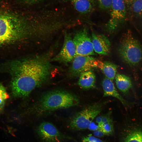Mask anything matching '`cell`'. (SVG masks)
Masks as SVG:
<instances>
[{
	"mask_svg": "<svg viewBox=\"0 0 142 142\" xmlns=\"http://www.w3.org/2000/svg\"><path fill=\"white\" fill-rule=\"evenodd\" d=\"M57 47L54 44L42 53L24 56L0 64L2 70L12 77L11 87L14 97L26 98L49 80L53 68L51 59Z\"/></svg>",
	"mask_w": 142,
	"mask_h": 142,
	"instance_id": "6da1fadb",
	"label": "cell"
},
{
	"mask_svg": "<svg viewBox=\"0 0 142 142\" xmlns=\"http://www.w3.org/2000/svg\"><path fill=\"white\" fill-rule=\"evenodd\" d=\"M40 22L29 21L6 10L0 9V45H34L42 33Z\"/></svg>",
	"mask_w": 142,
	"mask_h": 142,
	"instance_id": "7a4b0ae2",
	"label": "cell"
},
{
	"mask_svg": "<svg viewBox=\"0 0 142 142\" xmlns=\"http://www.w3.org/2000/svg\"><path fill=\"white\" fill-rule=\"evenodd\" d=\"M79 103V99L74 94L64 90H55L43 95L38 109L41 113L48 112L76 106Z\"/></svg>",
	"mask_w": 142,
	"mask_h": 142,
	"instance_id": "3957f363",
	"label": "cell"
},
{
	"mask_svg": "<svg viewBox=\"0 0 142 142\" xmlns=\"http://www.w3.org/2000/svg\"><path fill=\"white\" fill-rule=\"evenodd\" d=\"M118 52L123 61L130 66L137 65L142 60L141 46L129 31L124 34Z\"/></svg>",
	"mask_w": 142,
	"mask_h": 142,
	"instance_id": "277c9868",
	"label": "cell"
},
{
	"mask_svg": "<svg viewBox=\"0 0 142 142\" xmlns=\"http://www.w3.org/2000/svg\"><path fill=\"white\" fill-rule=\"evenodd\" d=\"M105 102H97L85 107L77 113L70 123L72 129L80 130L88 128L93 120L101 111Z\"/></svg>",
	"mask_w": 142,
	"mask_h": 142,
	"instance_id": "5b68a950",
	"label": "cell"
},
{
	"mask_svg": "<svg viewBox=\"0 0 142 142\" xmlns=\"http://www.w3.org/2000/svg\"><path fill=\"white\" fill-rule=\"evenodd\" d=\"M125 0H112L110 17L106 25L110 33L115 32L125 21L126 11Z\"/></svg>",
	"mask_w": 142,
	"mask_h": 142,
	"instance_id": "8992f818",
	"label": "cell"
},
{
	"mask_svg": "<svg viewBox=\"0 0 142 142\" xmlns=\"http://www.w3.org/2000/svg\"><path fill=\"white\" fill-rule=\"evenodd\" d=\"M98 60L91 56L76 55L69 71V76L75 78L83 73L97 68Z\"/></svg>",
	"mask_w": 142,
	"mask_h": 142,
	"instance_id": "52a82bcc",
	"label": "cell"
},
{
	"mask_svg": "<svg viewBox=\"0 0 142 142\" xmlns=\"http://www.w3.org/2000/svg\"><path fill=\"white\" fill-rule=\"evenodd\" d=\"M36 132L42 142H63L67 138L53 124L47 121L40 124Z\"/></svg>",
	"mask_w": 142,
	"mask_h": 142,
	"instance_id": "ba28073f",
	"label": "cell"
},
{
	"mask_svg": "<svg viewBox=\"0 0 142 142\" xmlns=\"http://www.w3.org/2000/svg\"><path fill=\"white\" fill-rule=\"evenodd\" d=\"M63 44L60 51L52 58V62L67 64L73 60L76 55L75 45L70 34L64 32Z\"/></svg>",
	"mask_w": 142,
	"mask_h": 142,
	"instance_id": "9c48e42d",
	"label": "cell"
},
{
	"mask_svg": "<svg viewBox=\"0 0 142 142\" xmlns=\"http://www.w3.org/2000/svg\"><path fill=\"white\" fill-rule=\"evenodd\" d=\"M73 40L76 55L92 56L95 54L92 39L86 29L77 32Z\"/></svg>",
	"mask_w": 142,
	"mask_h": 142,
	"instance_id": "30bf717a",
	"label": "cell"
},
{
	"mask_svg": "<svg viewBox=\"0 0 142 142\" xmlns=\"http://www.w3.org/2000/svg\"><path fill=\"white\" fill-rule=\"evenodd\" d=\"M92 40L94 52L103 55H107L109 53L110 43L108 39L102 34L93 33Z\"/></svg>",
	"mask_w": 142,
	"mask_h": 142,
	"instance_id": "8fae6325",
	"label": "cell"
},
{
	"mask_svg": "<svg viewBox=\"0 0 142 142\" xmlns=\"http://www.w3.org/2000/svg\"><path fill=\"white\" fill-rule=\"evenodd\" d=\"M103 97L111 96L118 99L125 108L129 106L128 103L117 91L112 80L105 77L102 82Z\"/></svg>",
	"mask_w": 142,
	"mask_h": 142,
	"instance_id": "7c38bea8",
	"label": "cell"
},
{
	"mask_svg": "<svg viewBox=\"0 0 142 142\" xmlns=\"http://www.w3.org/2000/svg\"><path fill=\"white\" fill-rule=\"evenodd\" d=\"M70 2L75 9L82 14L89 13L95 9L96 0H66Z\"/></svg>",
	"mask_w": 142,
	"mask_h": 142,
	"instance_id": "4fadbf2b",
	"label": "cell"
},
{
	"mask_svg": "<svg viewBox=\"0 0 142 142\" xmlns=\"http://www.w3.org/2000/svg\"><path fill=\"white\" fill-rule=\"evenodd\" d=\"M79 77L78 84L81 88L88 89L95 87L96 77L92 70L83 73Z\"/></svg>",
	"mask_w": 142,
	"mask_h": 142,
	"instance_id": "5bb4252c",
	"label": "cell"
},
{
	"mask_svg": "<svg viewBox=\"0 0 142 142\" xmlns=\"http://www.w3.org/2000/svg\"><path fill=\"white\" fill-rule=\"evenodd\" d=\"M115 79L117 88L124 94L127 95L133 88L130 78L123 74L118 73L116 74Z\"/></svg>",
	"mask_w": 142,
	"mask_h": 142,
	"instance_id": "9a60e30c",
	"label": "cell"
},
{
	"mask_svg": "<svg viewBox=\"0 0 142 142\" xmlns=\"http://www.w3.org/2000/svg\"><path fill=\"white\" fill-rule=\"evenodd\" d=\"M97 68L102 71L106 78L112 81L117 74L118 66L111 62L98 60Z\"/></svg>",
	"mask_w": 142,
	"mask_h": 142,
	"instance_id": "2e32d148",
	"label": "cell"
},
{
	"mask_svg": "<svg viewBox=\"0 0 142 142\" xmlns=\"http://www.w3.org/2000/svg\"><path fill=\"white\" fill-rule=\"evenodd\" d=\"M123 142H142V130L134 129L129 131L124 137Z\"/></svg>",
	"mask_w": 142,
	"mask_h": 142,
	"instance_id": "e0dca14e",
	"label": "cell"
},
{
	"mask_svg": "<svg viewBox=\"0 0 142 142\" xmlns=\"http://www.w3.org/2000/svg\"><path fill=\"white\" fill-rule=\"evenodd\" d=\"M130 6L133 13L142 18V0H135Z\"/></svg>",
	"mask_w": 142,
	"mask_h": 142,
	"instance_id": "ac0fdd59",
	"label": "cell"
},
{
	"mask_svg": "<svg viewBox=\"0 0 142 142\" xmlns=\"http://www.w3.org/2000/svg\"><path fill=\"white\" fill-rule=\"evenodd\" d=\"M8 97V95L5 88L0 84V113L3 110Z\"/></svg>",
	"mask_w": 142,
	"mask_h": 142,
	"instance_id": "d6986e66",
	"label": "cell"
},
{
	"mask_svg": "<svg viewBox=\"0 0 142 142\" xmlns=\"http://www.w3.org/2000/svg\"><path fill=\"white\" fill-rule=\"evenodd\" d=\"M99 127V129L103 132L105 135H111L114 132L113 121L102 124Z\"/></svg>",
	"mask_w": 142,
	"mask_h": 142,
	"instance_id": "ffe728a7",
	"label": "cell"
},
{
	"mask_svg": "<svg viewBox=\"0 0 142 142\" xmlns=\"http://www.w3.org/2000/svg\"><path fill=\"white\" fill-rule=\"evenodd\" d=\"M100 8L104 10H110L112 0H97Z\"/></svg>",
	"mask_w": 142,
	"mask_h": 142,
	"instance_id": "44dd1931",
	"label": "cell"
},
{
	"mask_svg": "<svg viewBox=\"0 0 142 142\" xmlns=\"http://www.w3.org/2000/svg\"><path fill=\"white\" fill-rule=\"evenodd\" d=\"M83 142H104L101 139L92 135H89L84 137Z\"/></svg>",
	"mask_w": 142,
	"mask_h": 142,
	"instance_id": "7402d4cb",
	"label": "cell"
},
{
	"mask_svg": "<svg viewBox=\"0 0 142 142\" xmlns=\"http://www.w3.org/2000/svg\"><path fill=\"white\" fill-rule=\"evenodd\" d=\"M111 113V112H109L106 114L102 115V124L113 121L110 117Z\"/></svg>",
	"mask_w": 142,
	"mask_h": 142,
	"instance_id": "603a6c76",
	"label": "cell"
},
{
	"mask_svg": "<svg viewBox=\"0 0 142 142\" xmlns=\"http://www.w3.org/2000/svg\"><path fill=\"white\" fill-rule=\"evenodd\" d=\"M98 125H96L94 122H92L90 124L88 128L90 130L94 131L99 129Z\"/></svg>",
	"mask_w": 142,
	"mask_h": 142,
	"instance_id": "cb8c5ba5",
	"label": "cell"
},
{
	"mask_svg": "<svg viewBox=\"0 0 142 142\" xmlns=\"http://www.w3.org/2000/svg\"><path fill=\"white\" fill-rule=\"evenodd\" d=\"M102 116H100L97 117L96 118V122L98 124L99 126L101 125L102 123Z\"/></svg>",
	"mask_w": 142,
	"mask_h": 142,
	"instance_id": "d4e9b609",
	"label": "cell"
},
{
	"mask_svg": "<svg viewBox=\"0 0 142 142\" xmlns=\"http://www.w3.org/2000/svg\"><path fill=\"white\" fill-rule=\"evenodd\" d=\"M135 0H125L126 4L130 5Z\"/></svg>",
	"mask_w": 142,
	"mask_h": 142,
	"instance_id": "484cf974",
	"label": "cell"
},
{
	"mask_svg": "<svg viewBox=\"0 0 142 142\" xmlns=\"http://www.w3.org/2000/svg\"><path fill=\"white\" fill-rule=\"evenodd\" d=\"M33 0L35 1H37L38 0Z\"/></svg>",
	"mask_w": 142,
	"mask_h": 142,
	"instance_id": "4316f807",
	"label": "cell"
}]
</instances>
